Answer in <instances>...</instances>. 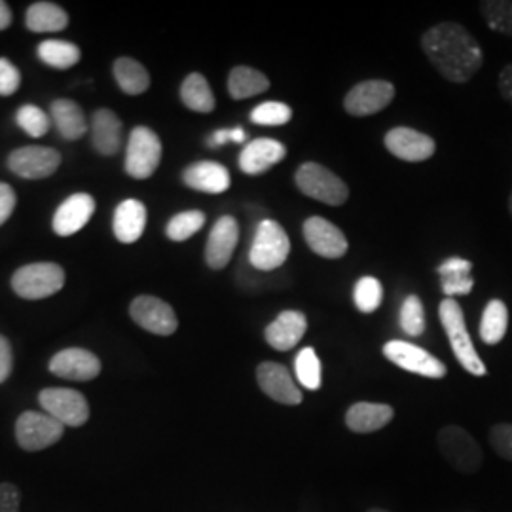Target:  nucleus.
Returning <instances> with one entry per match:
<instances>
[{"label":"nucleus","mask_w":512,"mask_h":512,"mask_svg":"<svg viewBox=\"0 0 512 512\" xmlns=\"http://www.w3.org/2000/svg\"><path fill=\"white\" fill-rule=\"evenodd\" d=\"M14 209H16V192L12 190L10 184L0 183V226L12 217Z\"/></svg>","instance_id":"nucleus-45"},{"label":"nucleus","mask_w":512,"mask_h":512,"mask_svg":"<svg viewBox=\"0 0 512 512\" xmlns=\"http://www.w3.org/2000/svg\"><path fill=\"white\" fill-rule=\"evenodd\" d=\"M384 143L385 148L395 158L412 164L429 160L437 150V143L433 137L412 128H393L387 131Z\"/></svg>","instance_id":"nucleus-15"},{"label":"nucleus","mask_w":512,"mask_h":512,"mask_svg":"<svg viewBox=\"0 0 512 512\" xmlns=\"http://www.w3.org/2000/svg\"><path fill=\"white\" fill-rule=\"evenodd\" d=\"M129 315L141 329L158 336H171L179 329L175 310L158 296H137L129 306Z\"/></svg>","instance_id":"nucleus-11"},{"label":"nucleus","mask_w":512,"mask_h":512,"mask_svg":"<svg viewBox=\"0 0 512 512\" xmlns=\"http://www.w3.org/2000/svg\"><path fill=\"white\" fill-rule=\"evenodd\" d=\"M52 118L59 129V135L67 141L82 139L88 133V122L84 110L71 99H57L52 103Z\"/></svg>","instance_id":"nucleus-27"},{"label":"nucleus","mask_w":512,"mask_h":512,"mask_svg":"<svg viewBox=\"0 0 512 512\" xmlns=\"http://www.w3.org/2000/svg\"><path fill=\"white\" fill-rule=\"evenodd\" d=\"M296 378L298 382L304 385L310 391H317L323 384V376H321V361L313 348H304L296 355Z\"/></svg>","instance_id":"nucleus-36"},{"label":"nucleus","mask_w":512,"mask_h":512,"mask_svg":"<svg viewBox=\"0 0 512 512\" xmlns=\"http://www.w3.org/2000/svg\"><path fill=\"white\" fill-rule=\"evenodd\" d=\"M16 122L29 137H35V139L44 137L50 131L48 114H44V110L38 109L35 105H23L16 114Z\"/></svg>","instance_id":"nucleus-40"},{"label":"nucleus","mask_w":512,"mask_h":512,"mask_svg":"<svg viewBox=\"0 0 512 512\" xmlns=\"http://www.w3.org/2000/svg\"><path fill=\"white\" fill-rule=\"evenodd\" d=\"M395 410L389 404L355 403L346 414V425L353 433H374L393 420Z\"/></svg>","instance_id":"nucleus-25"},{"label":"nucleus","mask_w":512,"mask_h":512,"mask_svg":"<svg viewBox=\"0 0 512 512\" xmlns=\"http://www.w3.org/2000/svg\"><path fill=\"white\" fill-rule=\"evenodd\" d=\"M21 84L19 69L6 57H0V95L8 97L18 92Z\"/></svg>","instance_id":"nucleus-42"},{"label":"nucleus","mask_w":512,"mask_h":512,"mask_svg":"<svg viewBox=\"0 0 512 512\" xmlns=\"http://www.w3.org/2000/svg\"><path fill=\"white\" fill-rule=\"evenodd\" d=\"M421 50L448 82L465 84L484 63L482 46L463 25L442 21L421 37Z\"/></svg>","instance_id":"nucleus-1"},{"label":"nucleus","mask_w":512,"mask_h":512,"mask_svg":"<svg viewBox=\"0 0 512 512\" xmlns=\"http://www.w3.org/2000/svg\"><path fill=\"white\" fill-rule=\"evenodd\" d=\"M304 239L315 255L323 258H342L348 253V238L346 234L323 217H310L304 222Z\"/></svg>","instance_id":"nucleus-16"},{"label":"nucleus","mask_w":512,"mask_h":512,"mask_svg":"<svg viewBox=\"0 0 512 512\" xmlns=\"http://www.w3.org/2000/svg\"><path fill=\"white\" fill-rule=\"evenodd\" d=\"M308 319L302 311L285 310L264 330L266 342L277 351H291L304 338Z\"/></svg>","instance_id":"nucleus-21"},{"label":"nucleus","mask_w":512,"mask_h":512,"mask_svg":"<svg viewBox=\"0 0 512 512\" xmlns=\"http://www.w3.org/2000/svg\"><path fill=\"white\" fill-rule=\"evenodd\" d=\"M61 165V154L50 147H23L8 156V167L21 179L37 181L54 175Z\"/></svg>","instance_id":"nucleus-13"},{"label":"nucleus","mask_w":512,"mask_h":512,"mask_svg":"<svg viewBox=\"0 0 512 512\" xmlns=\"http://www.w3.org/2000/svg\"><path fill=\"white\" fill-rule=\"evenodd\" d=\"M203 224H205V215L202 211H196V209L184 211L167 222L165 234L171 241H186L194 234H198L202 230Z\"/></svg>","instance_id":"nucleus-37"},{"label":"nucleus","mask_w":512,"mask_h":512,"mask_svg":"<svg viewBox=\"0 0 512 512\" xmlns=\"http://www.w3.org/2000/svg\"><path fill=\"white\" fill-rule=\"evenodd\" d=\"M162 162V141L145 126L133 129L126 150V173L133 179L145 181L152 177Z\"/></svg>","instance_id":"nucleus-7"},{"label":"nucleus","mask_w":512,"mask_h":512,"mask_svg":"<svg viewBox=\"0 0 512 512\" xmlns=\"http://www.w3.org/2000/svg\"><path fill=\"white\" fill-rule=\"evenodd\" d=\"M93 147L103 156H114L122 147V120L109 109L95 110L92 118Z\"/></svg>","instance_id":"nucleus-24"},{"label":"nucleus","mask_w":512,"mask_h":512,"mask_svg":"<svg viewBox=\"0 0 512 512\" xmlns=\"http://www.w3.org/2000/svg\"><path fill=\"white\" fill-rule=\"evenodd\" d=\"M471 270H473V264L465 258L454 256V258L444 260L437 268V272L442 275V293L446 294L448 298L471 293L475 287Z\"/></svg>","instance_id":"nucleus-26"},{"label":"nucleus","mask_w":512,"mask_h":512,"mask_svg":"<svg viewBox=\"0 0 512 512\" xmlns=\"http://www.w3.org/2000/svg\"><path fill=\"white\" fill-rule=\"evenodd\" d=\"M14 368V353L6 336L0 334V384H4Z\"/></svg>","instance_id":"nucleus-44"},{"label":"nucleus","mask_w":512,"mask_h":512,"mask_svg":"<svg viewBox=\"0 0 512 512\" xmlns=\"http://www.w3.org/2000/svg\"><path fill=\"white\" fill-rule=\"evenodd\" d=\"M21 492L16 484L2 482L0 484V512H19Z\"/></svg>","instance_id":"nucleus-43"},{"label":"nucleus","mask_w":512,"mask_h":512,"mask_svg":"<svg viewBox=\"0 0 512 512\" xmlns=\"http://www.w3.org/2000/svg\"><path fill=\"white\" fill-rule=\"evenodd\" d=\"M10 23H12V12H10V6H8L4 0H0V31L8 29V27H10Z\"/></svg>","instance_id":"nucleus-48"},{"label":"nucleus","mask_w":512,"mask_h":512,"mask_svg":"<svg viewBox=\"0 0 512 512\" xmlns=\"http://www.w3.org/2000/svg\"><path fill=\"white\" fill-rule=\"evenodd\" d=\"M38 57L52 69L67 71L80 61V48L67 40H44L38 46Z\"/></svg>","instance_id":"nucleus-33"},{"label":"nucleus","mask_w":512,"mask_h":512,"mask_svg":"<svg viewBox=\"0 0 512 512\" xmlns=\"http://www.w3.org/2000/svg\"><path fill=\"white\" fill-rule=\"evenodd\" d=\"M232 141H234V143H245V141H247V133H245V129H232Z\"/></svg>","instance_id":"nucleus-49"},{"label":"nucleus","mask_w":512,"mask_h":512,"mask_svg":"<svg viewBox=\"0 0 512 512\" xmlns=\"http://www.w3.org/2000/svg\"><path fill=\"white\" fill-rule=\"evenodd\" d=\"M399 321H401V329L408 336L416 338V336L423 334V330H425V310H423V302H421L420 296L412 294L404 300Z\"/></svg>","instance_id":"nucleus-39"},{"label":"nucleus","mask_w":512,"mask_h":512,"mask_svg":"<svg viewBox=\"0 0 512 512\" xmlns=\"http://www.w3.org/2000/svg\"><path fill=\"white\" fill-rule=\"evenodd\" d=\"M256 382L260 389L274 399L275 403L296 406L302 403V391L294 384L293 376L287 366L279 363H260L256 368Z\"/></svg>","instance_id":"nucleus-17"},{"label":"nucleus","mask_w":512,"mask_h":512,"mask_svg":"<svg viewBox=\"0 0 512 512\" xmlns=\"http://www.w3.org/2000/svg\"><path fill=\"white\" fill-rule=\"evenodd\" d=\"M384 287L376 277H361L353 289V302L361 313H374L382 306Z\"/></svg>","instance_id":"nucleus-35"},{"label":"nucleus","mask_w":512,"mask_h":512,"mask_svg":"<svg viewBox=\"0 0 512 512\" xmlns=\"http://www.w3.org/2000/svg\"><path fill=\"white\" fill-rule=\"evenodd\" d=\"M226 141H232V129H219L215 131L209 139H207V145L213 148L222 147L226 145Z\"/></svg>","instance_id":"nucleus-47"},{"label":"nucleus","mask_w":512,"mask_h":512,"mask_svg":"<svg viewBox=\"0 0 512 512\" xmlns=\"http://www.w3.org/2000/svg\"><path fill=\"white\" fill-rule=\"evenodd\" d=\"M239 226L234 217H220L205 245V262L211 270H222L230 264L238 247Z\"/></svg>","instance_id":"nucleus-18"},{"label":"nucleus","mask_w":512,"mask_h":512,"mask_svg":"<svg viewBox=\"0 0 512 512\" xmlns=\"http://www.w3.org/2000/svg\"><path fill=\"white\" fill-rule=\"evenodd\" d=\"M38 403L46 414L69 427H82L90 420V404L80 391L65 387H48L38 395Z\"/></svg>","instance_id":"nucleus-9"},{"label":"nucleus","mask_w":512,"mask_h":512,"mask_svg":"<svg viewBox=\"0 0 512 512\" xmlns=\"http://www.w3.org/2000/svg\"><path fill=\"white\" fill-rule=\"evenodd\" d=\"M439 317L442 327L448 334L450 346H452V351H454L459 365L463 366L473 376H486V365L482 363V359L476 353L475 344H473L471 334L467 330L465 315H463L458 300L456 298H444L440 302Z\"/></svg>","instance_id":"nucleus-2"},{"label":"nucleus","mask_w":512,"mask_h":512,"mask_svg":"<svg viewBox=\"0 0 512 512\" xmlns=\"http://www.w3.org/2000/svg\"><path fill=\"white\" fill-rule=\"evenodd\" d=\"M509 327V310L507 304L499 298H494L488 302V306L484 308L482 319H480V338L484 344L495 346L499 344Z\"/></svg>","instance_id":"nucleus-31"},{"label":"nucleus","mask_w":512,"mask_h":512,"mask_svg":"<svg viewBox=\"0 0 512 512\" xmlns=\"http://www.w3.org/2000/svg\"><path fill=\"white\" fill-rule=\"evenodd\" d=\"M25 25L33 33H59L67 29L69 16L54 2H35L25 14Z\"/></svg>","instance_id":"nucleus-28"},{"label":"nucleus","mask_w":512,"mask_h":512,"mask_svg":"<svg viewBox=\"0 0 512 512\" xmlns=\"http://www.w3.org/2000/svg\"><path fill=\"white\" fill-rule=\"evenodd\" d=\"M95 211V200L90 194H73L71 198H67L65 202L57 207L54 215V232L61 238H69L74 236L76 232H80Z\"/></svg>","instance_id":"nucleus-20"},{"label":"nucleus","mask_w":512,"mask_h":512,"mask_svg":"<svg viewBox=\"0 0 512 512\" xmlns=\"http://www.w3.org/2000/svg\"><path fill=\"white\" fill-rule=\"evenodd\" d=\"M181 101L184 107H188L194 112H213L217 107L213 90L207 82V78L200 73L188 74L184 78L183 86H181Z\"/></svg>","instance_id":"nucleus-30"},{"label":"nucleus","mask_w":512,"mask_h":512,"mask_svg":"<svg viewBox=\"0 0 512 512\" xmlns=\"http://www.w3.org/2000/svg\"><path fill=\"white\" fill-rule=\"evenodd\" d=\"M509 213H511V217H512V192H511V196H509Z\"/></svg>","instance_id":"nucleus-50"},{"label":"nucleus","mask_w":512,"mask_h":512,"mask_svg":"<svg viewBox=\"0 0 512 512\" xmlns=\"http://www.w3.org/2000/svg\"><path fill=\"white\" fill-rule=\"evenodd\" d=\"M114 78L120 90L128 95H141L150 88V74L145 65L131 57H120L114 61Z\"/></svg>","instance_id":"nucleus-32"},{"label":"nucleus","mask_w":512,"mask_h":512,"mask_svg":"<svg viewBox=\"0 0 512 512\" xmlns=\"http://www.w3.org/2000/svg\"><path fill=\"white\" fill-rule=\"evenodd\" d=\"M395 99V86L389 80H365L349 90L344 109L351 116H372L382 112Z\"/></svg>","instance_id":"nucleus-12"},{"label":"nucleus","mask_w":512,"mask_h":512,"mask_svg":"<svg viewBox=\"0 0 512 512\" xmlns=\"http://www.w3.org/2000/svg\"><path fill=\"white\" fill-rule=\"evenodd\" d=\"M294 183L304 196L313 198L317 202L336 205V207L348 202V184L344 183L336 173H332L329 167L317 162H306L300 165L294 173Z\"/></svg>","instance_id":"nucleus-4"},{"label":"nucleus","mask_w":512,"mask_h":512,"mask_svg":"<svg viewBox=\"0 0 512 512\" xmlns=\"http://www.w3.org/2000/svg\"><path fill=\"white\" fill-rule=\"evenodd\" d=\"M147 226V207L139 200H126L114 211V236L122 243L139 241Z\"/></svg>","instance_id":"nucleus-23"},{"label":"nucleus","mask_w":512,"mask_h":512,"mask_svg":"<svg viewBox=\"0 0 512 512\" xmlns=\"http://www.w3.org/2000/svg\"><path fill=\"white\" fill-rule=\"evenodd\" d=\"M48 368L63 380L90 382L101 374V361L88 349L67 348L55 353Z\"/></svg>","instance_id":"nucleus-14"},{"label":"nucleus","mask_w":512,"mask_h":512,"mask_svg":"<svg viewBox=\"0 0 512 512\" xmlns=\"http://www.w3.org/2000/svg\"><path fill=\"white\" fill-rule=\"evenodd\" d=\"M183 181L188 188L205 194H222L230 188V171L217 162H196L184 169Z\"/></svg>","instance_id":"nucleus-22"},{"label":"nucleus","mask_w":512,"mask_h":512,"mask_svg":"<svg viewBox=\"0 0 512 512\" xmlns=\"http://www.w3.org/2000/svg\"><path fill=\"white\" fill-rule=\"evenodd\" d=\"M65 425L46 412H23L16 421V439L25 452H40L63 439Z\"/></svg>","instance_id":"nucleus-8"},{"label":"nucleus","mask_w":512,"mask_h":512,"mask_svg":"<svg viewBox=\"0 0 512 512\" xmlns=\"http://www.w3.org/2000/svg\"><path fill=\"white\" fill-rule=\"evenodd\" d=\"M268 90H270L268 76L256 71L253 67L239 65V67H234L232 73L228 76V93L236 101L255 97L260 93L268 92Z\"/></svg>","instance_id":"nucleus-29"},{"label":"nucleus","mask_w":512,"mask_h":512,"mask_svg":"<svg viewBox=\"0 0 512 512\" xmlns=\"http://www.w3.org/2000/svg\"><path fill=\"white\" fill-rule=\"evenodd\" d=\"M490 442H492L497 456L512 461L511 423H497V425H494L492 431H490Z\"/></svg>","instance_id":"nucleus-41"},{"label":"nucleus","mask_w":512,"mask_h":512,"mask_svg":"<svg viewBox=\"0 0 512 512\" xmlns=\"http://www.w3.org/2000/svg\"><path fill=\"white\" fill-rule=\"evenodd\" d=\"M291 253V241L277 220H262L256 226L249 262L256 272L279 270Z\"/></svg>","instance_id":"nucleus-3"},{"label":"nucleus","mask_w":512,"mask_h":512,"mask_svg":"<svg viewBox=\"0 0 512 512\" xmlns=\"http://www.w3.org/2000/svg\"><path fill=\"white\" fill-rule=\"evenodd\" d=\"M437 442H439L440 454L459 473L473 475L482 467V461H484L482 450L478 442L473 439V435L467 433L463 427L448 425L440 429Z\"/></svg>","instance_id":"nucleus-6"},{"label":"nucleus","mask_w":512,"mask_h":512,"mask_svg":"<svg viewBox=\"0 0 512 512\" xmlns=\"http://www.w3.org/2000/svg\"><path fill=\"white\" fill-rule=\"evenodd\" d=\"M287 156V148L283 143L268 139V137H260L251 141L247 147L241 150L239 154V169L245 175H262L268 169H272L274 165L283 162V158Z\"/></svg>","instance_id":"nucleus-19"},{"label":"nucleus","mask_w":512,"mask_h":512,"mask_svg":"<svg viewBox=\"0 0 512 512\" xmlns=\"http://www.w3.org/2000/svg\"><path fill=\"white\" fill-rule=\"evenodd\" d=\"M368 512H389V511H384V509H370V511Z\"/></svg>","instance_id":"nucleus-51"},{"label":"nucleus","mask_w":512,"mask_h":512,"mask_svg":"<svg viewBox=\"0 0 512 512\" xmlns=\"http://www.w3.org/2000/svg\"><path fill=\"white\" fill-rule=\"evenodd\" d=\"M497 86H499L501 97L512 107V65H507V67L499 73Z\"/></svg>","instance_id":"nucleus-46"},{"label":"nucleus","mask_w":512,"mask_h":512,"mask_svg":"<svg viewBox=\"0 0 512 512\" xmlns=\"http://www.w3.org/2000/svg\"><path fill=\"white\" fill-rule=\"evenodd\" d=\"M293 120V109L279 101H268L251 112V122L256 126H285Z\"/></svg>","instance_id":"nucleus-38"},{"label":"nucleus","mask_w":512,"mask_h":512,"mask_svg":"<svg viewBox=\"0 0 512 512\" xmlns=\"http://www.w3.org/2000/svg\"><path fill=\"white\" fill-rule=\"evenodd\" d=\"M384 355L393 365L423 378L440 380L446 376L444 363L416 344L403 342V340H391L384 346Z\"/></svg>","instance_id":"nucleus-10"},{"label":"nucleus","mask_w":512,"mask_h":512,"mask_svg":"<svg viewBox=\"0 0 512 512\" xmlns=\"http://www.w3.org/2000/svg\"><path fill=\"white\" fill-rule=\"evenodd\" d=\"M478 6H480L482 18L492 31L512 38L511 0H484Z\"/></svg>","instance_id":"nucleus-34"},{"label":"nucleus","mask_w":512,"mask_h":512,"mask_svg":"<svg viewBox=\"0 0 512 512\" xmlns=\"http://www.w3.org/2000/svg\"><path fill=\"white\" fill-rule=\"evenodd\" d=\"M65 285V272L54 262L21 266L12 277V289L25 300H42L59 293Z\"/></svg>","instance_id":"nucleus-5"}]
</instances>
